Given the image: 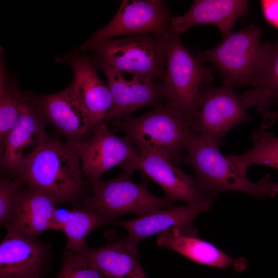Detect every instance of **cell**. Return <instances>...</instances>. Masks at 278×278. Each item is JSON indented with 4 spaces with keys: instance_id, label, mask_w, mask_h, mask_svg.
<instances>
[{
    "instance_id": "cell-23",
    "label": "cell",
    "mask_w": 278,
    "mask_h": 278,
    "mask_svg": "<svg viewBox=\"0 0 278 278\" xmlns=\"http://www.w3.org/2000/svg\"><path fill=\"white\" fill-rule=\"evenodd\" d=\"M108 224L100 215L83 208L69 210L61 216L56 214L57 231L66 237L65 249L81 253L87 247L86 238L94 229Z\"/></svg>"
},
{
    "instance_id": "cell-1",
    "label": "cell",
    "mask_w": 278,
    "mask_h": 278,
    "mask_svg": "<svg viewBox=\"0 0 278 278\" xmlns=\"http://www.w3.org/2000/svg\"><path fill=\"white\" fill-rule=\"evenodd\" d=\"M80 157L67 142L49 136L16 178L42 190L59 203H73L84 189Z\"/></svg>"
},
{
    "instance_id": "cell-8",
    "label": "cell",
    "mask_w": 278,
    "mask_h": 278,
    "mask_svg": "<svg viewBox=\"0 0 278 278\" xmlns=\"http://www.w3.org/2000/svg\"><path fill=\"white\" fill-rule=\"evenodd\" d=\"M170 13L162 0H123L111 21L94 32L82 49L100 41L119 36L154 34L165 37L171 30Z\"/></svg>"
},
{
    "instance_id": "cell-20",
    "label": "cell",
    "mask_w": 278,
    "mask_h": 278,
    "mask_svg": "<svg viewBox=\"0 0 278 278\" xmlns=\"http://www.w3.org/2000/svg\"><path fill=\"white\" fill-rule=\"evenodd\" d=\"M156 241L159 246L173 250L197 264L219 269L231 267L237 272L245 270L248 266L245 258H232L211 242L196 235L183 234L178 229L159 234Z\"/></svg>"
},
{
    "instance_id": "cell-12",
    "label": "cell",
    "mask_w": 278,
    "mask_h": 278,
    "mask_svg": "<svg viewBox=\"0 0 278 278\" xmlns=\"http://www.w3.org/2000/svg\"><path fill=\"white\" fill-rule=\"evenodd\" d=\"M106 76L112 99L104 121L119 120L145 107L156 106L164 98L162 82L136 74L126 79L123 73L107 63L93 59Z\"/></svg>"
},
{
    "instance_id": "cell-4",
    "label": "cell",
    "mask_w": 278,
    "mask_h": 278,
    "mask_svg": "<svg viewBox=\"0 0 278 278\" xmlns=\"http://www.w3.org/2000/svg\"><path fill=\"white\" fill-rule=\"evenodd\" d=\"M180 36L172 29L167 36H159L165 58L162 92L167 102L182 112L192 125L201 85L213 81L214 67L200 62L183 45Z\"/></svg>"
},
{
    "instance_id": "cell-28",
    "label": "cell",
    "mask_w": 278,
    "mask_h": 278,
    "mask_svg": "<svg viewBox=\"0 0 278 278\" xmlns=\"http://www.w3.org/2000/svg\"><path fill=\"white\" fill-rule=\"evenodd\" d=\"M260 4L265 20L271 26L278 28V0H262Z\"/></svg>"
},
{
    "instance_id": "cell-24",
    "label": "cell",
    "mask_w": 278,
    "mask_h": 278,
    "mask_svg": "<svg viewBox=\"0 0 278 278\" xmlns=\"http://www.w3.org/2000/svg\"><path fill=\"white\" fill-rule=\"evenodd\" d=\"M252 147L239 155L227 156L234 169L246 176L250 166L262 165L278 169V136L264 130L253 131L251 134Z\"/></svg>"
},
{
    "instance_id": "cell-6",
    "label": "cell",
    "mask_w": 278,
    "mask_h": 278,
    "mask_svg": "<svg viewBox=\"0 0 278 278\" xmlns=\"http://www.w3.org/2000/svg\"><path fill=\"white\" fill-rule=\"evenodd\" d=\"M131 177L122 171L116 178L107 181H90L92 192L83 199L82 208L100 215L108 223H111L123 215L135 214L140 216L173 206V202L166 197H158L149 191L146 178L136 183Z\"/></svg>"
},
{
    "instance_id": "cell-7",
    "label": "cell",
    "mask_w": 278,
    "mask_h": 278,
    "mask_svg": "<svg viewBox=\"0 0 278 278\" xmlns=\"http://www.w3.org/2000/svg\"><path fill=\"white\" fill-rule=\"evenodd\" d=\"M94 53L103 61L127 74L162 82L165 58L159 37L154 34L103 40L81 49Z\"/></svg>"
},
{
    "instance_id": "cell-19",
    "label": "cell",
    "mask_w": 278,
    "mask_h": 278,
    "mask_svg": "<svg viewBox=\"0 0 278 278\" xmlns=\"http://www.w3.org/2000/svg\"><path fill=\"white\" fill-rule=\"evenodd\" d=\"M58 204L54 197L42 190L29 186L22 188L9 225L26 237L39 240L45 231L56 230Z\"/></svg>"
},
{
    "instance_id": "cell-10",
    "label": "cell",
    "mask_w": 278,
    "mask_h": 278,
    "mask_svg": "<svg viewBox=\"0 0 278 278\" xmlns=\"http://www.w3.org/2000/svg\"><path fill=\"white\" fill-rule=\"evenodd\" d=\"M46 124L28 93H24L18 120L1 149V167L13 179L17 178L27 162L49 138Z\"/></svg>"
},
{
    "instance_id": "cell-27",
    "label": "cell",
    "mask_w": 278,
    "mask_h": 278,
    "mask_svg": "<svg viewBox=\"0 0 278 278\" xmlns=\"http://www.w3.org/2000/svg\"><path fill=\"white\" fill-rule=\"evenodd\" d=\"M22 185L16 179L3 178L0 180V225L2 227L6 228L10 224L16 196Z\"/></svg>"
},
{
    "instance_id": "cell-22",
    "label": "cell",
    "mask_w": 278,
    "mask_h": 278,
    "mask_svg": "<svg viewBox=\"0 0 278 278\" xmlns=\"http://www.w3.org/2000/svg\"><path fill=\"white\" fill-rule=\"evenodd\" d=\"M250 85L241 94L247 109L256 107L262 114L278 102V38L275 43L267 42V49L257 74Z\"/></svg>"
},
{
    "instance_id": "cell-13",
    "label": "cell",
    "mask_w": 278,
    "mask_h": 278,
    "mask_svg": "<svg viewBox=\"0 0 278 278\" xmlns=\"http://www.w3.org/2000/svg\"><path fill=\"white\" fill-rule=\"evenodd\" d=\"M68 143L78 153L83 173L90 181L101 179L109 170L121 166L138 155L130 141L117 136L105 121L94 129L88 139Z\"/></svg>"
},
{
    "instance_id": "cell-18",
    "label": "cell",
    "mask_w": 278,
    "mask_h": 278,
    "mask_svg": "<svg viewBox=\"0 0 278 278\" xmlns=\"http://www.w3.org/2000/svg\"><path fill=\"white\" fill-rule=\"evenodd\" d=\"M249 4L247 0H195L185 14L171 18L170 25L180 35L195 25H214L224 38L237 20L248 13Z\"/></svg>"
},
{
    "instance_id": "cell-26",
    "label": "cell",
    "mask_w": 278,
    "mask_h": 278,
    "mask_svg": "<svg viewBox=\"0 0 278 278\" xmlns=\"http://www.w3.org/2000/svg\"><path fill=\"white\" fill-rule=\"evenodd\" d=\"M56 278H107L81 253L65 250L62 264Z\"/></svg>"
},
{
    "instance_id": "cell-25",
    "label": "cell",
    "mask_w": 278,
    "mask_h": 278,
    "mask_svg": "<svg viewBox=\"0 0 278 278\" xmlns=\"http://www.w3.org/2000/svg\"><path fill=\"white\" fill-rule=\"evenodd\" d=\"M0 66V142L1 149L16 123L20 114L24 93L19 89L14 77L7 73L2 59Z\"/></svg>"
},
{
    "instance_id": "cell-21",
    "label": "cell",
    "mask_w": 278,
    "mask_h": 278,
    "mask_svg": "<svg viewBox=\"0 0 278 278\" xmlns=\"http://www.w3.org/2000/svg\"><path fill=\"white\" fill-rule=\"evenodd\" d=\"M81 254L107 278H148L138 259V252L128 247L127 239L110 240L96 248L88 247Z\"/></svg>"
},
{
    "instance_id": "cell-17",
    "label": "cell",
    "mask_w": 278,
    "mask_h": 278,
    "mask_svg": "<svg viewBox=\"0 0 278 278\" xmlns=\"http://www.w3.org/2000/svg\"><path fill=\"white\" fill-rule=\"evenodd\" d=\"M71 66L74 79L71 82L75 95L84 111L97 127L104 122L112 99L108 85L99 77L93 59L76 52L56 59Z\"/></svg>"
},
{
    "instance_id": "cell-3",
    "label": "cell",
    "mask_w": 278,
    "mask_h": 278,
    "mask_svg": "<svg viewBox=\"0 0 278 278\" xmlns=\"http://www.w3.org/2000/svg\"><path fill=\"white\" fill-rule=\"evenodd\" d=\"M183 159L196 173L195 180L204 194L211 199L221 193L237 191L258 198L273 197L278 192V183L267 175L257 182L238 173L227 157L220 152L219 145L199 134H195L187 148Z\"/></svg>"
},
{
    "instance_id": "cell-5",
    "label": "cell",
    "mask_w": 278,
    "mask_h": 278,
    "mask_svg": "<svg viewBox=\"0 0 278 278\" xmlns=\"http://www.w3.org/2000/svg\"><path fill=\"white\" fill-rule=\"evenodd\" d=\"M260 26L250 23L222 38L216 46L197 53L201 63L213 64L224 85L241 88L251 84L264 59L267 42L261 41Z\"/></svg>"
},
{
    "instance_id": "cell-2",
    "label": "cell",
    "mask_w": 278,
    "mask_h": 278,
    "mask_svg": "<svg viewBox=\"0 0 278 278\" xmlns=\"http://www.w3.org/2000/svg\"><path fill=\"white\" fill-rule=\"evenodd\" d=\"M113 124L137 149L138 155L159 154L179 164L196 133L184 113L170 103L160 104L138 117H126Z\"/></svg>"
},
{
    "instance_id": "cell-14",
    "label": "cell",
    "mask_w": 278,
    "mask_h": 278,
    "mask_svg": "<svg viewBox=\"0 0 278 278\" xmlns=\"http://www.w3.org/2000/svg\"><path fill=\"white\" fill-rule=\"evenodd\" d=\"M0 244V278H42L53 257L50 243L34 240L11 225Z\"/></svg>"
},
{
    "instance_id": "cell-9",
    "label": "cell",
    "mask_w": 278,
    "mask_h": 278,
    "mask_svg": "<svg viewBox=\"0 0 278 278\" xmlns=\"http://www.w3.org/2000/svg\"><path fill=\"white\" fill-rule=\"evenodd\" d=\"M247 110L230 86L201 88L192 127L196 133L219 145L233 127L250 120Z\"/></svg>"
},
{
    "instance_id": "cell-11",
    "label": "cell",
    "mask_w": 278,
    "mask_h": 278,
    "mask_svg": "<svg viewBox=\"0 0 278 278\" xmlns=\"http://www.w3.org/2000/svg\"><path fill=\"white\" fill-rule=\"evenodd\" d=\"M120 167L123 172L131 176L136 170L142 171L162 188L170 201H183L190 205L212 202L195 179L157 153L138 155Z\"/></svg>"
},
{
    "instance_id": "cell-16",
    "label": "cell",
    "mask_w": 278,
    "mask_h": 278,
    "mask_svg": "<svg viewBox=\"0 0 278 278\" xmlns=\"http://www.w3.org/2000/svg\"><path fill=\"white\" fill-rule=\"evenodd\" d=\"M212 202L173 206L140 216L132 220H115L111 223L121 227L127 231L128 247L138 252L137 245L141 241L170 229H178L183 234L197 236V230L193 227V223L200 214L210 208Z\"/></svg>"
},
{
    "instance_id": "cell-15",
    "label": "cell",
    "mask_w": 278,
    "mask_h": 278,
    "mask_svg": "<svg viewBox=\"0 0 278 278\" xmlns=\"http://www.w3.org/2000/svg\"><path fill=\"white\" fill-rule=\"evenodd\" d=\"M28 94L46 123L53 125L67 143L88 139L96 127L82 108L72 83L55 94Z\"/></svg>"
},
{
    "instance_id": "cell-29",
    "label": "cell",
    "mask_w": 278,
    "mask_h": 278,
    "mask_svg": "<svg viewBox=\"0 0 278 278\" xmlns=\"http://www.w3.org/2000/svg\"><path fill=\"white\" fill-rule=\"evenodd\" d=\"M263 115V119L260 129L265 130L272 126L278 119V110L274 112L267 111Z\"/></svg>"
}]
</instances>
